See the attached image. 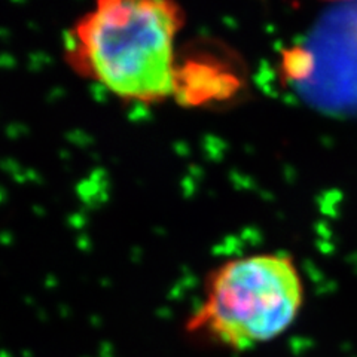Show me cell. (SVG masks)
<instances>
[{"label":"cell","mask_w":357,"mask_h":357,"mask_svg":"<svg viewBox=\"0 0 357 357\" xmlns=\"http://www.w3.org/2000/svg\"><path fill=\"white\" fill-rule=\"evenodd\" d=\"M204 303L186 321L194 338L232 351L250 350L284 333L304 303V284L292 258L243 256L210 273Z\"/></svg>","instance_id":"obj_2"},{"label":"cell","mask_w":357,"mask_h":357,"mask_svg":"<svg viewBox=\"0 0 357 357\" xmlns=\"http://www.w3.org/2000/svg\"><path fill=\"white\" fill-rule=\"evenodd\" d=\"M182 27L177 0H96L67 36V61L119 98L158 103L176 94Z\"/></svg>","instance_id":"obj_1"},{"label":"cell","mask_w":357,"mask_h":357,"mask_svg":"<svg viewBox=\"0 0 357 357\" xmlns=\"http://www.w3.org/2000/svg\"><path fill=\"white\" fill-rule=\"evenodd\" d=\"M331 2H342V0H331Z\"/></svg>","instance_id":"obj_3"}]
</instances>
